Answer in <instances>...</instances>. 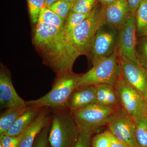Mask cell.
<instances>
[{
	"label": "cell",
	"mask_w": 147,
	"mask_h": 147,
	"mask_svg": "<svg viewBox=\"0 0 147 147\" xmlns=\"http://www.w3.org/2000/svg\"><path fill=\"white\" fill-rule=\"evenodd\" d=\"M33 43L44 64L57 75L72 71L74 62L81 55L63 30L48 24L37 23Z\"/></svg>",
	"instance_id": "1"
},
{
	"label": "cell",
	"mask_w": 147,
	"mask_h": 147,
	"mask_svg": "<svg viewBox=\"0 0 147 147\" xmlns=\"http://www.w3.org/2000/svg\"><path fill=\"white\" fill-rule=\"evenodd\" d=\"M57 75L51 90L39 98L26 101L27 106L50 109L67 108L69 98L79 86L80 75L72 71Z\"/></svg>",
	"instance_id": "2"
},
{
	"label": "cell",
	"mask_w": 147,
	"mask_h": 147,
	"mask_svg": "<svg viewBox=\"0 0 147 147\" xmlns=\"http://www.w3.org/2000/svg\"><path fill=\"white\" fill-rule=\"evenodd\" d=\"M52 120L49 135V144L52 147H74L80 131L68 108L51 109Z\"/></svg>",
	"instance_id": "3"
},
{
	"label": "cell",
	"mask_w": 147,
	"mask_h": 147,
	"mask_svg": "<svg viewBox=\"0 0 147 147\" xmlns=\"http://www.w3.org/2000/svg\"><path fill=\"white\" fill-rule=\"evenodd\" d=\"M122 78L120 60L116 51L93 65L89 71L80 75L79 87L102 84L115 87Z\"/></svg>",
	"instance_id": "4"
},
{
	"label": "cell",
	"mask_w": 147,
	"mask_h": 147,
	"mask_svg": "<svg viewBox=\"0 0 147 147\" xmlns=\"http://www.w3.org/2000/svg\"><path fill=\"white\" fill-rule=\"evenodd\" d=\"M105 21L104 7L96 5L89 15L74 29L70 41L81 55H89L98 30Z\"/></svg>",
	"instance_id": "5"
},
{
	"label": "cell",
	"mask_w": 147,
	"mask_h": 147,
	"mask_svg": "<svg viewBox=\"0 0 147 147\" xmlns=\"http://www.w3.org/2000/svg\"><path fill=\"white\" fill-rule=\"evenodd\" d=\"M118 106L95 104L71 113L80 131L94 134L100 127L107 125L109 118Z\"/></svg>",
	"instance_id": "6"
},
{
	"label": "cell",
	"mask_w": 147,
	"mask_h": 147,
	"mask_svg": "<svg viewBox=\"0 0 147 147\" xmlns=\"http://www.w3.org/2000/svg\"><path fill=\"white\" fill-rule=\"evenodd\" d=\"M120 29L105 21L98 30L89 55L93 65L116 51Z\"/></svg>",
	"instance_id": "7"
},
{
	"label": "cell",
	"mask_w": 147,
	"mask_h": 147,
	"mask_svg": "<svg viewBox=\"0 0 147 147\" xmlns=\"http://www.w3.org/2000/svg\"><path fill=\"white\" fill-rule=\"evenodd\" d=\"M120 104L134 122L147 115L146 98L121 78L115 86Z\"/></svg>",
	"instance_id": "8"
},
{
	"label": "cell",
	"mask_w": 147,
	"mask_h": 147,
	"mask_svg": "<svg viewBox=\"0 0 147 147\" xmlns=\"http://www.w3.org/2000/svg\"><path fill=\"white\" fill-rule=\"evenodd\" d=\"M107 125L108 129L129 147H139L136 140L135 122L121 105L110 116Z\"/></svg>",
	"instance_id": "9"
},
{
	"label": "cell",
	"mask_w": 147,
	"mask_h": 147,
	"mask_svg": "<svg viewBox=\"0 0 147 147\" xmlns=\"http://www.w3.org/2000/svg\"><path fill=\"white\" fill-rule=\"evenodd\" d=\"M137 43L136 17L131 14L120 28L117 52L120 59L140 65L136 53Z\"/></svg>",
	"instance_id": "10"
},
{
	"label": "cell",
	"mask_w": 147,
	"mask_h": 147,
	"mask_svg": "<svg viewBox=\"0 0 147 147\" xmlns=\"http://www.w3.org/2000/svg\"><path fill=\"white\" fill-rule=\"evenodd\" d=\"M0 106L1 109L27 106L13 87L10 72L3 65L0 70Z\"/></svg>",
	"instance_id": "11"
},
{
	"label": "cell",
	"mask_w": 147,
	"mask_h": 147,
	"mask_svg": "<svg viewBox=\"0 0 147 147\" xmlns=\"http://www.w3.org/2000/svg\"><path fill=\"white\" fill-rule=\"evenodd\" d=\"M120 60L122 78L145 98L147 96V70L140 65Z\"/></svg>",
	"instance_id": "12"
},
{
	"label": "cell",
	"mask_w": 147,
	"mask_h": 147,
	"mask_svg": "<svg viewBox=\"0 0 147 147\" xmlns=\"http://www.w3.org/2000/svg\"><path fill=\"white\" fill-rule=\"evenodd\" d=\"M103 7L105 21L119 29L132 14L127 0H115Z\"/></svg>",
	"instance_id": "13"
},
{
	"label": "cell",
	"mask_w": 147,
	"mask_h": 147,
	"mask_svg": "<svg viewBox=\"0 0 147 147\" xmlns=\"http://www.w3.org/2000/svg\"><path fill=\"white\" fill-rule=\"evenodd\" d=\"M96 104V87L94 86L77 88L70 95L67 108L71 111L82 110Z\"/></svg>",
	"instance_id": "14"
},
{
	"label": "cell",
	"mask_w": 147,
	"mask_h": 147,
	"mask_svg": "<svg viewBox=\"0 0 147 147\" xmlns=\"http://www.w3.org/2000/svg\"><path fill=\"white\" fill-rule=\"evenodd\" d=\"M51 109L45 107L33 123L24 131L19 147H32L38 134L43 128L51 125Z\"/></svg>",
	"instance_id": "15"
},
{
	"label": "cell",
	"mask_w": 147,
	"mask_h": 147,
	"mask_svg": "<svg viewBox=\"0 0 147 147\" xmlns=\"http://www.w3.org/2000/svg\"><path fill=\"white\" fill-rule=\"evenodd\" d=\"M43 108L29 107L26 111L17 119L4 135L16 136L23 133L33 123Z\"/></svg>",
	"instance_id": "16"
},
{
	"label": "cell",
	"mask_w": 147,
	"mask_h": 147,
	"mask_svg": "<svg viewBox=\"0 0 147 147\" xmlns=\"http://www.w3.org/2000/svg\"><path fill=\"white\" fill-rule=\"evenodd\" d=\"M96 104L104 106L117 107L120 104L115 87L102 84L96 86Z\"/></svg>",
	"instance_id": "17"
},
{
	"label": "cell",
	"mask_w": 147,
	"mask_h": 147,
	"mask_svg": "<svg viewBox=\"0 0 147 147\" xmlns=\"http://www.w3.org/2000/svg\"><path fill=\"white\" fill-rule=\"evenodd\" d=\"M28 106L7 108L0 116V136L7 132L17 119L25 113Z\"/></svg>",
	"instance_id": "18"
},
{
	"label": "cell",
	"mask_w": 147,
	"mask_h": 147,
	"mask_svg": "<svg viewBox=\"0 0 147 147\" xmlns=\"http://www.w3.org/2000/svg\"><path fill=\"white\" fill-rule=\"evenodd\" d=\"M90 13L84 14L69 12L65 22L63 28L64 33L69 40H70L74 29L89 15Z\"/></svg>",
	"instance_id": "19"
},
{
	"label": "cell",
	"mask_w": 147,
	"mask_h": 147,
	"mask_svg": "<svg viewBox=\"0 0 147 147\" xmlns=\"http://www.w3.org/2000/svg\"><path fill=\"white\" fill-rule=\"evenodd\" d=\"M137 34L139 36H147V0H143L135 13Z\"/></svg>",
	"instance_id": "20"
},
{
	"label": "cell",
	"mask_w": 147,
	"mask_h": 147,
	"mask_svg": "<svg viewBox=\"0 0 147 147\" xmlns=\"http://www.w3.org/2000/svg\"><path fill=\"white\" fill-rule=\"evenodd\" d=\"M65 21L47 7L41 9L37 23L48 24L63 30Z\"/></svg>",
	"instance_id": "21"
},
{
	"label": "cell",
	"mask_w": 147,
	"mask_h": 147,
	"mask_svg": "<svg viewBox=\"0 0 147 147\" xmlns=\"http://www.w3.org/2000/svg\"><path fill=\"white\" fill-rule=\"evenodd\" d=\"M136 140L139 147H147V115L135 122Z\"/></svg>",
	"instance_id": "22"
},
{
	"label": "cell",
	"mask_w": 147,
	"mask_h": 147,
	"mask_svg": "<svg viewBox=\"0 0 147 147\" xmlns=\"http://www.w3.org/2000/svg\"><path fill=\"white\" fill-rule=\"evenodd\" d=\"M29 14L33 24L38 21L40 11L46 7L45 0H27Z\"/></svg>",
	"instance_id": "23"
},
{
	"label": "cell",
	"mask_w": 147,
	"mask_h": 147,
	"mask_svg": "<svg viewBox=\"0 0 147 147\" xmlns=\"http://www.w3.org/2000/svg\"><path fill=\"white\" fill-rule=\"evenodd\" d=\"M73 4V3L67 2L63 0H59L48 9L55 12L65 21Z\"/></svg>",
	"instance_id": "24"
},
{
	"label": "cell",
	"mask_w": 147,
	"mask_h": 147,
	"mask_svg": "<svg viewBox=\"0 0 147 147\" xmlns=\"http://www.w3.org/2000/svg\"><path fill=\"white\" fill-rule=\"evenodd\" d=\"M97 0H76L73 3L70 11L76 13L88 14L96 5Z\"/></svg>",
	"instance_id": "25"
},
{
	"label": "cell",
	"mask_w": 147,
	"mask_h": 147,
	"mask_svg": "<svg viewBox=\"0 0 147 147\" xmlns=\"http://www.w3.org/2000/svg\"><path fill=\"white\" fill-rule=\"evenodd\" d=\"M136 53L139 64L147 70V36L137 41Z\"/></svg>",
	"instance_id": "26"
},
{
	"label": "cell",
	"mask_w": 147,
	"mask_h": 147,
	"mask_svg": "<svg viewBox=\"0 0 147 147\" xmlns=\"http://www.w3.org/2000/svg\"><path fill=\"white\" fill-rule=\"evenodd\" d=\"M24 132L18 136H0V144L3 147H19Z\"/></svg>",
	"instance_id": "27"
},
{
	"label": "cell",
	"mask_w": 147,
	"mask_h": 147,
	"mask_svg": "<svg viewBox=\"0 0 147 147\" xmlns=\"http://www.w3.org/2000/svg\"><path fill=\"white\" fill-rule=\"evenodd\" d=\"M91 146L92 147H110L109 139L105 131L93 136Z\"/></svg>",
	"instance_id": "28"
},
{
	"label": "cell",
	"mask_w": 147,
	"mask_h": 147,
	"mask_svg": "<svg viewBox=\"0 0 147 147\" xmlns=\"http://www.w3.org/2000/svg\"><path fill=\"white\" fill-rule=\"evenodd\" d=\"M50 125L43 129L37 137L32 147H47L49 144L48 135Z\"/></svg>",
	"instance_id": "29"
},
{
	"label": "cell",
	"mask_w": 147,
	"mask_h": 147,
	"mask_svg": "<svg viewBox=\"0 0 147 147\" xmlns=\"http://www.w3.org/2000/svg\"><path fill=\"white\" fill-rule=\"evenodd\" d=\"M93 134L92 133L80 131L77 142L74 147H92Z\"/></svg>",
	"instance_id": "30"
},
{
	"label": "cell",
	"mask_w": 147,
	"mask_h": 147,
	"mask_svg": "<svg viewBox=\"0 0 147 147\" xmlns=\"http://www.w3.org/2000/svg\"><path fill=\"white\" fill-rule=\"evenodd\" d=\"M105 132L109 139L110 147H129L126 144L115 137L109 129L105 131Z\"/></svg>",
	"instance_id": "31"
},
{
	"label": "cell",
	"mask_w": 147,
	"mask_h": 147,
	"mask_svg": "<svg viewBox=\"0 0 147 147\" xmlns=\"http://www.w3.org/2000/svg\"><path fill=\"white\" fill-rule=\"evenodd\" d=\"M143 0H127L131 14L135 15L136 11Z\"/></svg>",
	"instance_id": "32"
},
{
	"label": "cell",
	"mask_w": 147,
	"mask_h": 147,
	"mask_svg": "<svg viewBox=\"0 0 147 147\" xmlns=\"http://www.w3.org/2000/svg\"><path fill=\"white\" fill-rule=\"evenodd\" d=\"M59 0H45L46 7L49 8L52 5L55 3Z\"/></svg>",
	"instance_id": "33"
},
{
	"label": "cell",
	"mask_w": 147,
	"mask_h": 147,
	"mask_svg": "<svg viewBox=\"0 0 147 147\" xmlns=\"http://www.w3.org/2000/svg\"><path fill=\"white\" fill-rule=\"evenodd\" d=\"M97 1L100 2L102 5H105L107 4L112 2L114 1L115 0H97Z\"/></svg>",
	"instance_id": "34"
},
{
	"label": "cell",
	"mask_w": 147,
	"mask_h": 147,
	"mask_svg": "<svg viewBox=\"0 0 147 147\" xmlns=\"http://www.w3.org/2000/svg\"><path fill=\"white\" fill-rule=\"evenodd\" d=\"M63 1L67 2L74 3V1H75L76 0H63Z\"/></svg>",
	"instance_id": "35"
},
{
	"label": "cell",
	"mask_w": 147,
	"mask_h": 147,
	"mask_svg": "<svg viewBox=\"0 0 147 147\" xmlns=\"http://www.w3.org/2000/svg\"><path fill=\"white\" fill-rule=\"evenodd\" d=\"M146 102L147 108V97L146 98Z\"/></svg>",
	"instance_id": "36"
},
{
	"label": "cell",
	"mask_w": 147,
	"mask_h": 147,
	"mask_svg": "<svg viewBox=\"0 0 147 147\" xmlns=\"http://www.w3.org/2000/svg\"><path fill=\"white\" fill-rule=\"evenodd\" d=\"M47 147H51V146H50V145L48 144V146H47Z\"/></svg>",
	"instance_id": "37"
},
{
	"label": "cell",
	"mask_w": 147,
	"mask_h": 147,
	"mask_svg": "<svg viewBox=\"0 0 147 147\" xmlns=\"http://www.w3.org/2000/svg\"></svg>",
	"instance_id": "38"
}]
</instances>
